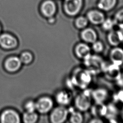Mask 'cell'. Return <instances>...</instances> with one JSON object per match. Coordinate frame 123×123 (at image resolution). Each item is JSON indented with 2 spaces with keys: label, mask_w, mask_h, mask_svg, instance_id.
<instances>
[{
  "label": "cell",
  "mask_w": 123,
  "mask_h": 123,
  "mask_svg": "<svg viewBox=\"0 0 123 123\" xmlns=\"http://www.w3.org/2000/svg\"><path fill=\"white\" fill-rule=\"evenodd\" d=\"M71 80L75 86L86 90L92 81V74L86 68H78L73 72Z\"/></svg>",
  "instance_id": "obj_1"
},
{
  "label": "cell",
  "mask_w": 123,
  "mask_h": 123,
  "mask_svg": "<svg viewBox=\"0 0 123 123\" xmlns=\"http://www.w3.org/2000/svg\"><path fill=\"white\" fill-rule=\"evenodd\" d=\"M84 62L86 68L92 74H98L104 71L105 63L102 59L98 55H91L84 60Z\"/></svg>",
  "instance_id": "obj_2"
},
{
  "label": "cell",
  "mask_w": 123,
  "mask_h": 123,
  "mask_svg": "<svg viewBox=\"0 0 123 123\" xmlns=\"http://www.w3.org/2000/svg\"><path fill=\"white\" fill-rule=\"evenodd\" d=\"M92 92L89 90H85L77 96L75 100V105L80 111H86L91 106Z\"/></svg>",
  "instance_id": "obj_3"
},
{
  "label": "cell",
  "mask_w": 123,
  "mask_h": 123,
  "mask_svg": "<svg viewBox=\"0 0 123 123\" xmlns=\"http://www.w3.org/2000/svg\"><path fill=\"white\" fill-rule=\"evenodd\" d=\"M83 4V0H65V12L68 15L75 16L81 11Z\"/></svg>",
  "instance_id": "obj_4"
},
{
  "label": "cell",
  "mask_w": 123,
  "mask_h": 123,
  "mask_svg": "<svg viewBox=\"0 0 123 123\" xmlns=\"http://www.w3.org/2000/svg\"><path fill=\"white\" fill-rule=\"evenodd\" d=\"M68 114V110L63 106L57 107L52 112L51 120L53 123H63L66 120Z\"/></svg>",
  "instance_id": "obj_5"
},
{
  "label": "cell",
  "mask_w": 123,
  "mask_h": 123,
  "mask_svg": "<svg viewBox=\"0 0 123 123\" xmlns=\"http://www.w3.org/2000/svg\"><path fill=\"white\" fill-rule=\"evenodd\" d=\"M35 103L36 110L40 113H48L52 109L53 106V102L52 100L47 97H42Z\"/></svg>",
  "instance_id": "obj_6"
},
{
  "label": "cell",
  "mask_w": 123,
  "mask_h": 123,
  "mask_svg": "<svg viewBox=\"0 0 123 123\" xmlns=\"http://www.w3.org/2000/svg\"><path fill=\"white\" fill-rule=\"evenodd\" d=\"M20 120L18 113L12 109L5 110L0 117V122L2 123H19Z\"/></svg>",
  "instance_id": "obj_7"
},
{
  "label": "cell",
  "mask_w": 123,
  "mask_h": 123,
  "mask_svg": "<svg viewBox=\"0 0 123 123\" xmlns=\"http://www.w3.org/2000/svg\"><path fill=\"white\" fill-rule=\"evenodd\" d=\"M90 47L85 43H81L77 44L75 46L74 52L75 55L80 59H87L91 55Z\"/></svg>",
  "instance_id": "obj_8"
},
{
  "label": "cell",
  "mask_w": 123,
  "mask_h": 123,
  "mask_svg": "<svg viewBox=\"0 0 123 123\" xmlns=\"http://www.w3.org/2000/svg\"><path fill=\"white\" fill-rule=\"evenodd\" d=\"M18 44L17 39L8 34H3L0 36V46L7 50L15 48Z\"/></svg>",
  "instance_id": "obj_9"
},
{
  "label": "cell",
  "mask_w": 123,
  "mask_h": 123,
  "mask_svg": "<svg viewBox=\"0 0 123 123\" xmlns=\"http://www.w3.org/2000/svg\"><path fill=\"white\" fill-rule=\"evenodd\" d=\"M86 17L89 22L94 25H100L105 19L104 13L100 10H90L87 12Z\"/></svg>",
  "instance_id": "obj_10"
},
{
  "label": "cell",
  "mask_w": 123,
  "mask_h": 123,
  "mask_svg": "<svg viewBox=\"0 0 123 123\" xmlns=\"http://www.w3.org/2000/svg\"><path fill=\"white\" fill-rule=\"evenodd\" d=\"M81 37L84 43L92 44L97 40L96 32L91 28H85L81 33Z\"/></svg>",
  "instance_id": "obj_11"
},
{
  "label": "cell",
  "mask_w": 123,
  "mask_h": 123,
  "mask_svg": "<svg viewBox=\"0 0 123 123\" xmlns=\"http://www.w3.org/2000/svg\"><path fill=\"white\" fill-rule=\"evenodd\" d=\"M110 60L112 63L120 67L123 64V49L115 47L111 50L110 53Z\"/></svg>",
  "instance_id": "obj_12"
},
{
  "label": "cell",
  "mask_w": 123,
  "mask_h": 123,
  "mask_svg": "<svg viewBox=\"0 0 123 123\" xmlns=\"http://www.w3.org/2000/svg\"><path fill=\"white\" fill-rule=\"evenodd\" d=\"M22 63L20 58L17 57L12 56L7 59L4 63V66L7 71L14 72H17L20 68Z\"/></svg>",
  "instance_id": "obj_13"
},
{
  "label": "cell",
  "mask_w": 123,
  "mask_h": 123,
  "mask_svg": "<svg viewBox=\"0 0 123 123\" xmlns=\"http://www.w3.org/2000/svg\"><path fill=\"white\" fill-rule=\"evenodd\" d=\"M108 40L110 45L116 47L123 41V35L122 30L110 31L108 35Z\"/></svg>",
  "instance_id": "obj_14"
},
{
  "label": "cell",
  "mask_w": 123,
  "mask_h": 123,
  "mask_svg": "<svg viewBox=\"0 0 123 123\" xmlns=\"http://www.w3.org/2000/svg\"><path fill=\"white\" fill-rule=\"evenodd\" d=\"M104 71L108 78L111 80H118L122 76L119 67L113 63L105 67Z\"/></svg>",
  "instance_id": "obj_15"
},
{
  "label": "cell",
  "mask_w": 123,
  "mask_h": 123,
  "mask_svg": "<svg viewBox=\"0 0 123 123\" xmlns=\"http://www.w3.org/2000/svg\"><path fill=\"white\" fill-rule=\"evenodd\" d=\"M92 98L97 103H103L108 98V92L104 88H98L92 91Z\"/></svg>",
  "instance_id": "obj_16"
},
{
  "label": "cell",
  "mask_w": 123,
  "mask_h": 123,
  "mask_svg": "<svg viewBox=\"0 0 123 123\" xmlns=\"http://www.w3.org/2000/svg\"><path fill=\"white\" fill-rule=\"evenodd\" d=\"M55 4L51 0H47L44 2L41 6V10L45 16L51 17L56 12Z\"/></svg>",
  "instance_id": "obj_17"
},
{
  "label": "cell",
  "mask_w": 123,
  "mask_h": 123,
  "mask_svg": "<svg viewBox=\"0 0 123 123\" xmlns=\"http://www.w3.org/2000/svg\"><path fill=\"white\" fill-rule=\"evenodd\" d=\"M117 0H99L97 7L100 10L108 12L112 10L116 5Z\"/></svg>",
  "instance_id": "obj_18"
},
{
  "label": "cell",
  "mask_w": 123,
  "mask_h": 123,
  "mask_svg": "<svg viewBox=\"0 0 123 123\" xmlns=\"http://www.w3.org/2000/svg\"><path fill=\"white\" fill-rule=\"evenodd\" d=\"M92 114L95 117L99 118L106 114L107 108L103 103H95V104L92 108Z\"/></svg>",
  "instance_id": "obj_19"
},
{
  "label": "cell",
  "mask_w": 123,
  "mask_h": 123,
  "mask_svg": "<svg viewBox=\"0 0 123 123\" xmlns=\"http://www.w3.org/2000/svg\"><path fill=\"white\" fill-rule=\"evenodd\" d=\"M56 98L58 103L64 106L70 103L71 100V96L67 92L61 91L57 94Z\"/></svg>",
  "instance_id": "obj_20"
},
{
  "label": "cell",
  "mask_w": 123,
  "mask_h": 123,
  "mask_svg": "<svg viewBox=\"0 0 123 123\" xmlns=\"http://www.w3.org/2000/svg\"><path fill=\"white\" fill-rule=\"evenodd\" d=\"M89 22L87 17L80 16L76 19L75 25L77 28L79 30H83L87 27L88 25Z\"/></svg>",
  "instance_id": "obj_21"
},
{
  "label": "cell",
  "mask_w": 123,
  "mask_h": 123,
  "mask_svg": "<svg viewBox=\"0 0 123 123\" xmlns=\"http://www.w3.org/2000/svg\"><path fill=\"white\" fill-rule=\"evenodd\" d=\"M38 116L36 113L34 112H27L24 113L23 119L24 122L26 123H34L37 122Z\"/></svg>",
  "instance_id": "obj_22"
},
{
  "label": "cell",
  "mask_w": 123,
  "mask_h": 123,
  "mask_svg": "<svg viewBox=\"0 0 123 123\" xmlns=\"http://www.w3.org/2000/svg\"><path fill=\"white\" fill-rule=\"evenodd\" d=\"M113 21L115 25L118 26L121 29L123 28V8L120 9L116 13Z\"/></svg>",
  "instance_id": "obj_23"
},
{
  "label": "cell",
  "mask_w": 123,
  "mask_h": 123,
  "mask_svg": "<svg viewBox=\"0 0 123 123\" xmlns=\"http://www.w3.org/2000/svg\"><path fill=\"white\" fill-rule=\"evenodd\" d=\"M70 120L72 123H82L83 122V116L80 112L74 111L72 113Z\"/></svg>",
  "instance_id": "obj_24"
},
{
  "label": "cell",
  "mask_w": 123,
  "mask_h": 123,
  "mask_svg": "<svg viewBox=\"0 0 123 123\" xmlns=\"http://www.w3.org/2000/svg\"><path fill=\"white\" fill-rule=\"evenodd\" d=\"M20 59L22 63L27 64L30 63L33 60V56L31 53L28 52H25L22 53Z\"/></svg>",
  "instance_id": "obj_25"
},
{
  "label": "cell",
  "mask_w": 123,
  "mask_h": 123,
  "mask_svg": "<svg viewBox=\"0 0 123 123\" xmlns=\"http://www.w3.org/2000/svg\"><path fill=\"white\" fill-rule=\"evenodd\" d=\"M101 25L104 30L106 31H111L115 26V23L113 19H112L111 18H105Z\"/></svg>",
  "instance_id": "obj_26"
},
{
  "label": "cell",
  "mask_w": 123,
  "mask_h": 123,
  "mask_svg": "<svg viewBox=\"0 0 123 123\" xmlns=\"http://www.w3.org/2000/svg\"><path fill=\"white\" fill-rule=\"evenodd\" d=\"M92 49L96 53H100L103 51L104 48L103 43L101 42L96 40L95 43H92Z\"/></svg>",
  "instance_id": "obj_27"
},
{
  "label": "cell",
  "mask_w": 123,
  "mask_h": 123,
  "mask_svg": "<svg viewBox=\"0 0 123 123\" xmlns=\"http://www.w3.org/2000/svg\"><path fill=\"white\" fill-rule=\"evenodd\" d=\"M25 108L27 112H34L36 110V103L33 101H28L25 104Z\"/></svg>",
  "instance_id": "obj_28"
},
{
  "label": "cell",
  "mask_w": 123,
  "mask_h": 123,
  "mask_svg": "<svg viewBox=\"0 0 123 123\" xmlns=\"http://www.w3.org/2000/svg\"><path fill=\"white\" fill-rule=\"evenodd\" d=\"M89 122L90 123H102L103 122L99 118L95 117L91 120Z\"/></svg>",
  "instance_id": "obj_29"
},
{
  "label": "cell",
  "mask_w": 123,
  "mask_h": 123,
  "mask_svg": "<svg viewBox=\"0 0 123 123\" xmlns=\"http://www.w3.org/2000/svg\"><path fill=\"white\" fill-rule=\"evenodd\" d=\"M121 117H122V120H123V107L122 108V111H121Z\"/></svg>",
  "instance_id": "obj_30"
},
{
  "label": "cell",
  "mask_w": 123,
  "mask_h": 123,
  "mask_svg": "<svg viewBox=\"0 0 123 123\" xmlns=\"http://www.w3.org/2000/svg\"></svg>",
  "instance_id": "obj_31"
}]
</instances>
